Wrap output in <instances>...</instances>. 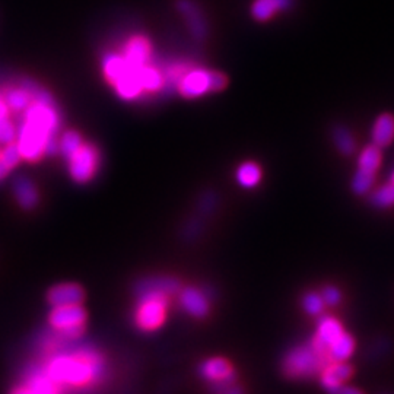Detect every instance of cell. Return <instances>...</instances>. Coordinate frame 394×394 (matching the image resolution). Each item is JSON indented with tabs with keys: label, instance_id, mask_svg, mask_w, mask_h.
<instances>
[{
	"label": "cell",
	"instance_id": "cell-1",
	"mask_svg": "<svg viewBox=\"0 0 394 394\" xmlns=\"http://www.w3.org/2000/svg\"><path fill=\"white\" fill-rule=\"evenodd\" d=\"M101 370V358L86 351L78 356H56L50 362L47 374L54 383L82 386L97 378Z\"/></svg>",
	"mask_w": 394,
	"mask_h": 394
},
{
	"label": "cell",
	"instance_id": "cell-2",
	"mask_svg": "<svg viewBox=\"0 0 394 394\" xmlns=\"http://www.w3.org/2000/svg\"><path fill=\"white\" fill-rule=\"evenodd\" d=\"M330 358L326 352L317 349L313 343L295 346L282 361V371L290 380H307L320 374Z\"/></svg>",
	"mask_w": 394,
	"mask_h": 394
},
{
	"label": "cell",
	"instance_id": "cell-3",
	"mask_svg": "<svg viewBox=\"0 0 394 394\" xmlns=\"http://www.w3.org/2000/svg\"><path fill=\"white\" fill-rule=\"evenodd\" d=\"M228 85V78L221 72L202 68L189 69L181 78L177 90L187 100H194L210 93H218Z\"/></svg>",
	"mask_w": 394,
	"mask_h": 394
},
{
	"label": "cell",
	"instance_id": "cell-4",
	"mask_svg": "<svg viewBox=\"0 0 394 394\" xmlns=\"http://www.w3.org/2000/svg\"><path fill=\"white\" fill-rule=\"evenodd\" d=\"M381 149L377 148L375 145L371 143L361 150L358 157V168L351 183L352 191L355 194H367L372 189L377 173L381 166Z\"/></svg>",
	"mask_w": 394,
	"mask_h": 394
},
{
	"label": "cell",
	"instance_id": "cell-5",
	"mask_svg": "<svg viewBox=\"0 0 394 394\" xmlns=\"http://www.w3.org/2000/svg\"><path fill=\"white\" fill-rule=\"evenodd\" d=\"M139 295V307L136 313V323L146 331L158 329L165 320V310L168 307V295L157 291H145Z\"/></svg>",
	"mask_w": 394,
	"mask_h": 394
},
{
	"label": "cell",
	"instance_id": "cell-6",
	"mask_svg": "<svg viewBox=\"0 0 394 394\" xmlns=\"http://www.w3.org/2000/svg\"><path fill=\"white\" fill-rule=\"evenodd\" d=\"M17 145L19 148L21 157L26 161H37L44 155V149L47 141L50 138H57V136L45 134L37 127L26 123L22 117H19L17 123Z\"/></svg>",
	"mask_w": 394,
	"mask_h": 394
},
{
	"label": "cell",
	"instance_id": "cell-7",
	"mask_svg": "<svg viewBox=\"0 0 394 394\" xmlns=\"http://www.w3.org/2000/svg\"><path fill=\"white\" fill-rule=\"evenodd\" d=\"M69 173L77 183H88L100 166V150L93 143H82L69 159Z\"/></svg>",
	"mask_w": 394,
	"mask_h": 394
},
{
	"label": "cell",
	"instance_id": "cell-8",
	"mask_svg": "<svg viewBox=\"0 0 394 394\" xmlns=\"http://www.w3.org/2000/svg\"><path fill=\"white\" fill-rule=\"evenodd\" d=\"M21 117L26 123L49 136H57L60 127H62V114H60L58 105L57 107H49V105L33 101L28 105V109L22 111Z\"/></svg>",
	"mask_w": 394,
	"mask_h": 394
},
{
	"label": "cell",
	"instance_id": "cell-9",
	"mask_svg": "<svg viewBox=\"0 0 394 394\" xmlns=\"http://www.w3.org/2000/svg\"><path fill=\"white\" fill-rule=\"evenodd\" d=\"M86 313L81 306L54 307L50 313V323L68 338H77L84 331Z\"/></svg>",
	"mask_w": 394,
	"mask_h": 394
},
{
	"label": "cell",
	"instance_id": "cell-10",
	"mask_svg": "<svg viewBox=\"0 0 394 394\" xmlns=\"http://www.w3.org/2000/svg\"><path fill=\"white\" fill-rule=\"evenodd\" d=\"M177 10L183 15L184 22L194 40L203 41L207 37V22L202 8L194 0H177Z\"/></svg>",
	"mask_w": 394,
	"mask_h": 394
},
{
	"label": "cell",
	"instance_id": "cell-11",
	"mask_svg": "<svg viewBox=\"0 0 394 394\" xmlns=\"http://www.w3.org/2000/svg\"><path fill=\"white\" fill-rule=\"evenodd\" d=\"M199 372L207 381L214 384L237 380V374L231 365V362L225 358H210L202 362Z\"/></svg>",
	"mask_w": 394,
	"mask_h": 394
},
{
	"label": "cell",
	"instance_id": "cell-12",
	"mask_svg": "<svg viewBox=\"0 0 394 394\" xmlns=\"http://www.w3.org/2000/svg\"><path fill=\"white\" fill-rule=\"evenodd\" d=\"M121 56L130 66L142 68L152 60V45L146 37L136 36L125 44Z\"/></svg>",
	"mask_w": 394,
	"mask_h": 394
},
{
	"label": "cell",
	"instance_id": "cell-13",
	"mask_svg": "<svg viewBox=\"0 0 394 394\" xmlns=\"http://www.w3.org/2000/svg\"><path fill=\"white\" fill-rule=\"evenodd\" d=\"M84 291L79 285L63 283L52 287L49 292V302L54 307H68V306H81L84 301Z\"/></svg>",
	"mask_w": 394,
	"mask_h": 394
},
{
	"label": "cell",
	"instance_id": "cell-14",
	"mask_svg": "<svg viewBox=\"0 0 394 394\" xmlns=\"http://www.w3.org/2000/svg\"><path fill=\"white\" fill-rule=\"evenodd\" d=\"M354 370L346 362L331 361L320 372V383L323 388L330 393L333 388H336L340 384H345L352 377Z\"/></svg>",
	"mask_w": 394,
	"mask_h": 394
},
{
	"label": "cell",
	"instance_id": "cell-15",
	"mask_svg": "<svg viewBox=\"0 0 394 394\" xmlns=\"http://www.w3.org/2000/svg\"><path fill=\"white\" fill-rule=\"evenodd\" d=\"M343 326L342 323L338 320V318L331 317V315H323L320 320H318L317 324V333L315 336L311 339L314 343H317L318 346L324 347L327 351L329 346L335 342L342 333H343Z\"/></svg>",
	"mask_w": 394,
	"mask_h": 394
},
{
	"label": "cell",
	"instance_id": "cell-16",
	"mask_svg": "<svg viewBox=\"0 0 394 394\" xmlns=\"http://www.w3.org/2000/svg\"><path fill=\"white\" fill-rule=\"evenodd\" d=\"M180 302L183 308L196 318H203L209 313V301L207 297L197 287L189 286L181 291Z\"/></svg>",
	"mask_w": 394,
	"mask_h": 394
},
{
	"label": "cell",
	"instance_id": "cell-17",
	"mask_svg": "<svg viewBox=\"0 0 394 394\" xmlns=\"http://www.w3.org/2000/svg\"><path fill=\"white\" fill-rule=\"evenodd\" d=\"M292 6V0H253L250 13L253 19L267 22L278 13L285 12Z\"/></svg>",
	"mask_w": 394,
	"mask_h": 394
},
{
	"label": "cell",
	"instance_id": "cell-18",
	"mask_svg": "<svg viewBox=\"0 0 394 394\" xmlns=\"http://www.w3.org/2000/svg\"><path fill=\"white\" fill-rule=\"evenodd\" d=\"M371 141L377 148L384 149L394 142V116L383 113L374 121L371 129Z\"/></svg>",
	"mask_w": 394,
	"mask_h": 394
},
{
	"label": "cell",
	"instance_id": "cell-19",
	"mask_svg": "<svg viewBox=\"0 0 394 394\" xmlns=\"http://www.w3.org/2000/svg\"><path fill=\"white\" fill-rule=\"evenodd\" d=\"M15 197H17V200L19 203V206L22 209H34L38 205V190L34 186V183L29 178L19 175L13 180V184H12Z\"/></svg>",
	"mask_w": 394,
	"mask_h": 394
},
{
	"label": "cell",
	"instance_id": "cell-20",
	"mask_svg": "<svg viewBox=\"0 0 394 394\" xmlns=\"http://www.w3.org/2000/svg\"><path fill=\"white\" fill-rule=\"evenodd\" d=\"M181 290V283L175 278H149L141 281L136 285V292L141 294L145 291H157L166 295H173Z\"/></svg>",
	"mask_w": 394,
	"mask_h": 394
},
{
	"label": "cell",
	"instance_id": "cell-21",
	"mask_svg": "<svg viewBox=\"0 0 394 394\" xmlns=\"http://www.w3.org/2000/svg\"><path fill=\"white\" fill-rule=\"evenodd\" d=\"M235 178H237V183L241 187L254 189L260 184V181L263 178L262 166L253 161L242 162L237 168Z\"/></svg>",
	"mask_w": 394,
	"mask_h": 394
},
{
	"label": "cell",
	"instance_id": "cell-22",
	"mask_svg": "<svg viewBox=\"0 0 394 394\" xmlns=\"http://www.w3.org/2000/svg\"><path fill=\"white\" fill-rule=\"evenodd\" d=\"M354 352H355V339L346 331H343L327 349L330 361H336V362H346L354 355Z\"/></svg>",
	"mask_w": 394,
	"mask_h": 394
},
{
	"label": "cell",
	"instance_id": "cell-23",
	"mask_svg": "<svg viewBox=\"0 0 394 394\" xmlns=\"http://www.w3.org/2000/svg\"><path fill=\"white\" fill-rule=\"evenodd\" d=\"M129 65L121 53H109L102 58V70L110 84H116L127 72Z\"/></svg>",
	"mask_w": 394,
	"mask_h": 394
},
{
	"label": "cell",
	"instance_id": "cell-24",
	"mask_svg": "<svg viewBox=\"0 0 394 394\" xmlns=\"http://www.w3.org/2000/svg\"><path fill=\"white\" fill-rule=\"evenodd\" d=\"M3 100L8 105L9 111L22 113L28 109V105L33 102L31 95H29L22 86H12L8 88L3 94Z\"/></svg>",
	"mask_w": 394,
	"mask_h": 394
},
{
	"label": "cell",
	"instance_id": "cell-25",
	"mask_svg": "<svg viewBox=\"0 0 394 394\" xmlns=\"http://www.w3.org/2000/svg\"><path fill=\"white\" fill-rule=\"evenodd\" d=\"M331 139H333V143H335L336 149L339 150L342 155L349 157L355 152L356 139H355L354 133L347 127L338 126V127L333 129Z\"/></svg>",
	"mask_w": 394,
	"mask_h": 394
},
{
	"label": "cell",
	"instance_id": "cell-26",
	"mask_svg": "<svg viewBox=\"0 0 394 394\" xmlns=\"http://www.w3.org/2000/svg\"><path fill=\"white\" fill-rule=\"evenodd\" d=\"M82 143V136L78 132L68 130L58 139V152H62V155L69 159L81 148Z\"/></svg>",
	"mask_w": 394,
	"mask_h": 394
},
{
	"label": "cell",
	"instance_id": "cell-27",
	"mask_svg": "<svg viewBox=\"0 0 394 394\" xmlns=\"http://www.w3.org/2000/svg\"><path fill=\"white\" fill-rule=\"evenodd\" d=\"M371 205L380 209L394 206V186L391 183L381 186L371 194Z\"/></svg>",
	"mask_w": 394,
	"mask_h": 394
},
{
	"label": "cell",
	"instance_id": "cell-28",
	"mask_svg": "<svg viewBox=\"0 0 394 394\" xmlns=\"http://www.w3.org/2000/svg\"><path fill=\"white\" fill-rule=\"evenodd\" d=\"M302 308L308 314V315H320L323 313L324 308V302L320 294L317 292H307L304 297H302Z\"/></svg>",
	"mask_w": 394,
	"mask_h": 394
},
{
	"label": "cell",
	"instance_id": "cell-29",
	"mask_svg": "<svg viewBox=\"0 0 394 394\" xmlns=\"http://www.w3.org/2000/svg\"><path fill=\"white\" fill-rule=\"evenodd\" d=\"M17 139V123L8 117L0 120V143L9 145Z\"/></svg>",
	"mask_w": 394,
	"mask_h": 394
},
{
	"label": "cell",
	"instance_id": "cell-30",
	"mask_svg": "<svg viewBox=\"0 0 394 394\" xmlns=\"http://www.w3.org/2000/svg\"><path fill=\"white\" fill-rule=\"evenodd\" d=\"M21 152H19V148L17 143H9L6 145V148L3 150H0V159H2L9 168H15L21 161Z\"/></svg>",
	"mask_w": 394,
	"mask_h": 394
},
{
	"label": "cell",
	"instance_id": "cell-31",
	"mask_svg": "<svg viewBox=\"0 0 394 394\" xmlns=\"http://www.w3.org/2000/svg\"><path fill=\"white\" fill-rule=\"evenodd\" d=\"M322 298H323V302H324V306H329V307H336L339 306V302L342 301V294L340 291L338 290L336 286H326L323 287V291H322Z\"/></svg>",
	"mask_w": 394,
	"mask_h": 394
},
{
	"label": "cell",
	"instance_id": "cell-32",
	"mask_svg": "<svg viewBox=\"0 0 394 394\" xmlns=\"http://www.w3.org/2000/svg\"><path fill=\"white\" fill-rule=\"evenodd\" d=\"M215 390L218 394H244V391H242V388L235 384V381L216 383Z\"/></svg>",
	"mask_w": 394,
	"mask_h": 394
},
{
	"label": "cell",
	"instance_id": "cell-33",
	"mask_svg": "<svg viewBox=\"0 0 394 394\" xmlns=\"http://www.w3.org/2000/svg\"><path fill=\"white\" fill-rule=\"evenodd\" d=\"M215 203H216V199H215V194H212V193H206L202 196V199L199 202V209L202 212H210L212 209L215 207Z\"/></svg>",
	"mask_w": 394,
	"mask_h": 394
},
{
	"label": "cell",
	"instance_id": "cell-34",
	"mask_svg": "<svg viewBox=\"0 0 394 394\" xmlns=\"http://www.w3.org/2000/svg\"><path fill=\"white\" fill-rule=\"evenodd\" d=\"M329 394H363L361 390L355 388V387H349L346 384H340L336 388H333Z\"/></svg>",
	"mask_w": 394,
	"mask_h": 394
},
{
	"label": "cell",
	"instance_id": "cell-35",
	"mask_svg": "<svg viewBox=\"0 0 394 394\" xmlns=\"http://www.w3.org/2000/svg\"><path fill=\"white\" fill-rule=\"evenodd\" d=\"M8 114H9L8 105H6L5 100H3V95H0V120L5 118V117H8Z\"/></svg>",
	"mask_w": 394,
	"mask_h": 394
},
{
	"label": "cell",
	"instance_id": "cell-36",
	"mask_svg": "<svg viewBox=\"0 0 394 394\" xmlns=\"http://www.w3.org/2000/svg\"><path fill=\"white\" fill-rule=\"evenodd\" d=\"M10 394H36L31 388H29L26 384L25 386H21V387H17V388H13Z\"/></svg>",
	"mask_w": 394,
	"mask_h": 394
},
{
	"label": "cell",
	"instance_id": "cell-37",
	"mask_svg": "<svg viewBox=\"0 0 394 394\" xmlns=\"http://www.w3.org/2000/svg\"><path fill=\"white\" fill-rule=\"evenodd\" d=\"M9 171H10L9 166H8L2 159H0V181L6 178V175L9 174Z\"/></svg>",
	"mask_w": 394,
	"mask_h": 394
},
{
	"label": "cell",
	"instance_id": "cell-38",
	"mask_svg": "<svg viewBox=\"0 0 394 394\" xmlns=\"http://www.w3.org/2000/svg\"><path fill=\"white\" fill-rule=\"evenodd\" d=\"M391 184H393V186H394V173H393V174H391Z\"/></svg>",
	"mask_w": 394,
	"mask_h": 394
}]
</instances>
